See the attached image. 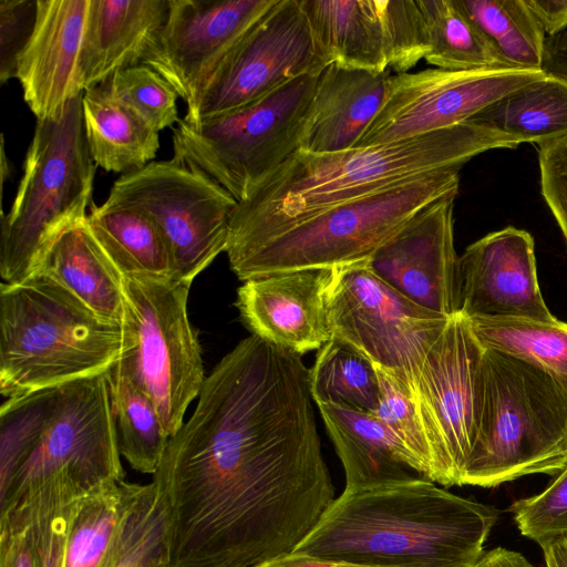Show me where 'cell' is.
I'll use <instances>...</instances> for the list:
<instances>
[{
    "instance_id": "cell-42",
    "label": "cell",
    "mask_w": 567,
    "mask_h": 567,
    "mask_svg": "<svg viewBox=\"0 0 567 567\" xmlns=\"http://www.w3.org/2000/svg\"><path fill=\"white\" fill-rule=\"evenodd\" d=\"M537 148L540 192L567 249V136L538 145Z\"/></svg>"
},
{
    "instance_id": "cell-47",
    "label": "cell",
    "mask_w": 567,
    "mask_h": 567,
    "mask_svg": "<svg viewBox=\"0 0 567 567\" xmlns=\"http://www.w3.org/2000/svg\"><path fill=\"white\" fill-rule=\"evenodd\" d=\"M546 567H567V539L542 547Z\"/></svg>"
},
{
    "instance_id": "cell-2",
    "label": "cell",
    "mask_w": 567,
    "mask_h": 567,
    "mask_svg": "<svg viewBox=\"0 0 567 567\" xmlns=\"http://www.w3.org/2000/svg\"><path fill=\"white\" fill-rule=\"evenodd\" d=\"M519 144L514 136L467 121L406 140L336 153L298 150L237 204L225 251L229 266L331 207L435 171L461 168L482 153Z\"/></svg>"
},
{
    "instance_id": "cell-24",
    "label": "cell",
    "mask_w": 567,
    "mask_h": 567,
    "mask_svg": "<svg viewBox=\"0 0 567 567\" xmlns=\"http://www.w3.org/2000/svg\"><path fill=\"white\" fill-rule=\"evenodd\" d=\"M310 27L320 72L331 64L388 70L377 0H298Z\"/></svg>"
},
{
    "instance_id": "cell-4",
    "label": "cell",
    "mask_w": 567,
    "mask_h": 567,
    "mask_svg": "<svg viewBox=\"0 0 567 567\" xmlns=\"http://www.w3.org/2000/svg\"><path fill=\"white\" fill-rule=\"evenodd\" d=\"M106 373L3 402L0 508L60 475L85 493L125 480Z\"/></svg>"
},
{
    "instance_id": "cell-36",
    "label": "cell",
    "mask_w": 567,
    "mask_h": 567,
    "mask_svg": "<svg viewBox=\"0 0 567 567\" xmlns=\"http://www.w3.org/2000/svg\"><path fill=\"white\" fill-rule=\"evenodd\" d=\"M166 517L155 485L145 489L101 567L165 566Z\"/></svg>"
},
{
    "instance_id": "cell-10",
    "label": "cell",
    "mask_w": 567,
    "mask_h": 567,
    "mask_svg": "<svg viewBox=\"0 0 567 567\" xmlns=\"http://www.w3.org/2000/svg\"><path fill=\"white\" fill-rule=\"evenodd\" d=\"M189 287L175 279L124 278L122 350L112 368L152 399L168 437L206 379L187 315Z\"/></svg>"
},
{
    "instance_id": "cell-46",
    "label": "cell",
    "mask_w": 567,
    "mask_h": 567,
    "mask_svg": "<svg viewBox=\"0 0 567 567\" xmlns=\"http://www.w3.org/2000/svg\"><path fill=\"white\" fill-rule=\"evenodd\" d=\"M482 567H535L520 553L504 547H496L485 551Z\"/></svg>"
},
{
    "instance_id": "cell-38",
    "label": "cell",
    "mask_w": 567,
    "mask_h": 567,
    "mask_svg": "<svg viewBox=\"0 0 567 567\" xmlns=\"http://www.w3.org/2000/svg\"><path fill=\"white\" fill-rule=\"evenodd\" d=\"M105 82L117 99L131 106L156 132L179 122L177 92L148 65L126 68Z\"/></svg>"
},
{
    "instance_id": "cell-26",
    "label": "cell",
    "mask_w": 567,
    "mask_h": 567,
    "mask_svg": "<svg viewBox=\"0 0 567 567\" xmlns=\"http://www.w3.org/2000/svg\"><path fill=\"white\" fill-rule=\"evenodd\" d=\"M85 225L123 278L177 280L169 244L146 215L106 199L92 205Z\"/></svg>"
},
{
    "instance_id": "cell-18",
    "label": "cell",
    "mask_w": 567,
    "mask_h": 567,
    "mask_svg": "<svg viewBox=\"0 0 567 567\" xmlns=\"http://www.w3.org/2000/svg\"><path fill=\"white\" fill-rule=\"evenodd\" d=\"M460 313L551 321L540 291L533 236L513 226L489 233L460 256Z\"/></svg>"
},
{
    "instance_id": "cell-33",
    "label": "cell",
    "mask_w": 567,
    "mask_h": 567,
    "mask_svg": "<svg viewBox=\"0 0 567 567\" xmlns=\"http://www.w3.org/2000/svg\"><path fill=\"white\" fill-rule=\"evenodd\" d=\"M106 374L120 453L133 470L154 474L169 439L157 409L143 390L113 368Z\"/></svg>"
},
{
    "instance_id": "cell-23",
    "label": "cell",
    "mask_w": 567,
    "mask_h": 567,
    "mask_svg": "<svg viewBox=\"0 0 567 567\" xmlns=\"http://www.w3.org/2000/svg\"><path fill=\"white\" fill-rule=\"evenodd\" d=\"M318 409L342 463L346 489L422 477L401 441L374 414L337 404Z\"/></svg>"
},
{
    "instance_id": "cell-1",
    "label": "cell",
    "mask_w": 567,
    "mask_h": 567,
    "mask_svg": "<svg viewBox=\"0 0 567 567\" xmlns=\"http://www.w3.org/2000/svg\"><path fill=\"white\" fill-rule=\"evenodd\" d=\"M312 401L295 359L237 352L215 365L153 474L165 567H255L295 550L336 498Z\"/></svg>"
},
{
    "instance_id": "cell-15",
    "label": "cell",
    "mask_w": 567,
    "mask_h": 567,
    "mask_svg": "<svg viewBox=\"0 0 567 567\" xmlns=\"http://www.w3.org/2000/svg\"><path fill=\"white\" fill-rule=\"evenodd\" d=\"M306 73H321L308 20L298 0H278L226 56L183 121L237 110Z\"/></svg>"
},
{
    "instance_id": "cell-43",
    "label": "cell",
    "mask_w": 567,
    "mask_h": 567,
    "mask_svg": "<svg viewBox=\"0 0 567 567\" xmlns=\"http://www.w3.org/2000/svg\"><path fill=\"white\" fill-rule=\"evenodd\" d=\"M0 567H38L31 524L0 526Z\"/></svg>"
},
{
    "instance_id": "cell-13",
    "label": "cell",
    "mask_w": 567,
    "mask_h": 567,
    "mask_svg": "<svg viewBox=\"0 0 567 567\" xmlns=\"http://www.w3.org/2000/svg\"><path fill=\"white\" fill-rule=\"evenodd\" d=\"M483 348L466 318L452 316L430 348L414 388V404L429 440L439 485L462 486L482 415Z\"/></svg>"
},
{
    "instance_id": "cell-44",
    "label": "cell",
    "mask_w": 567,
    "mask_h": 567,
    "mask_svg": "<svg viewBox=\"0 0 567 567\" xmlns=\"http://www.w3.org/2000/svg\"><path fill=\"white\" fill-rule=\"evenodd\" d=\"M546 35L567 30V0H525Z\"/></svg>"
},
{
    "instance_id": "cell-34",
    "label": "cell",
    "mask_w": 567,
    "mask_h": 567,
    "mask_svg": "<svg viewBox=\"0 0 567 567\" xmlns=\"http://www.w3.org/2000/svg\"><path fill=\"white\" fill-rule=\"evenodd\" d=\"M419 4L426 28L427 63L451 71L506 69L455 0H419Z\"/></svg>"
},
{
    "instance_id": "cell-50",
    "label": "cell",
    "mask_w": 567,
    "mask_h": 567,
    "mask_svg": "<svg viewBox=\"0 0 567 567\" xmlns=\"http://www.w3.org/2000/svg\"><path fill=\"white\" fill-rule=\"evenodd\" d=\"M161 567H165V566H161Z\"/></svg>"
},
{
    "instance_id": "cell-28",
    "label": "cell",
    "mask_w": 567,
    "mask_h": 567,
    "mask_svg": "<svg viewBox=\"0 0 567 567\" xmlns=\"http://www.w3.org/2000/svg\"><path fill=\"white\" fill-rule=\"evenodd\" d=\"M542 145L567 136V80L546 74L493 102L470 120Z\"/></svg>"
},
{
    "instance_id": "cell-19",
    "label": "cell",
    "mask_w": 567,
    "mask_h": 567,
    "mask_svg": "<svg viewBox=\"0 0 567 567\" xmlns=\"http://www.w3.org/2000/svg\"><path fill=\"white\" fill-rule=\"evenodd\" d=\"M91 0H38L16 79L37 120L58 116L84 92L81 59Z\"/></svg>"
},
{
    "instance_id": "cell-35",
    "label": "cell",
    "mask_w": 567,
    "mask_h": 567,
    "mask_svg": "<svg viewBox=\"0 0 567 567\" xmlns=\"http://www.w3.org/2000/svg\"><path fill=\"white\" fill-rule=\"evenodd\" d=\"M309 389L317 405H344L374 414L380 402L375 367L337 339H330L318 350L309 369Z\"/></svg>"
},
{
    "instance_id": "cell-37",
    "label": "cell",
    "mask_w": 567,
    "mask_h": 567,
    "mask_svg": "<svg viewBox=\"0 0 567 567\" xmlns=\"http://www.w3.org/2000/svg\"><path fill=\"white\" fill-rule=\"evenodd\" d=\"M375 370L380 383V402L374 415L401 441L419 474L439 484L436 464L413 399L385 371L378 367Z\"/></svg>"
},
{
    "instance_id": "cell-48",
    "label": "cell",
    "mask_w": 567,
    "mask_h": 567,
    "mask_svg": "<svg viewBox=\"0 0 567 567\" xmlns=\"http://www.w3.org/2000/svg\"><path fill=\"white\" fill-rule=\"evenodd\" d=\"M477 567H482V566H481V563H480V565H478Z\"/></svg>"
},
{
    "instance_id": "cell-21",
    "label": "cell",
    "mask_w": 567,
    "mask_h": 567,
    "mask_svg": "<svg viewBox=\"0 0 567 567\" xmlns=\"http://www.w3.org/2000/svg\"><path fill=\"white\" fill-rule=\"evenodd\" d=\"M390 76L388 70L327 66L318 78L300 150L322 154L354 148L382 106Z\"/></svg>"
},
{
    "instance_id": "cell-40",
    "label": "cell",
    "mask_w": 567,
    "mask_h": 567,
    "mask_svg": "<svg viewBox=\"0 0 567 567\" xmlns=\"http://www.w3.org/2000/svg\"><path fill=\"white\" fill-rule=\"evenodd\" d=\"M509 512L522 535L540 547L567 539V465L544 491L517 499Z\"/></svg>"
},
{
    "instance_id": "cell-3",
    "label": "cell",
    "mask_w": 567,
    "mask_h": 567,
    "mask_svg": "<svg viewBox=\"0 0 567 567\" xmlns=\"http://www.w3.org/2000/svg\"><path fill=\"white\" fill-rule=\"evenodd\" d=\"M497 519L423 477L344 488L293 551L365 567H477Z\"/></svg>"
},
{
    "instance_id": "cell-17",
    "label": "cell",
    "mask_w": 567,
    "mask_h": 567,
    "mask_svg": "<svg viewBox=\"0 0 567 567\" xmlns=\"http://www.w3.org/2000/svg\"><path fill=\"white\" fill-rule=\"evenodd\" d=\"M455 197L444 196L420 209L367 261L369 269L400 295L445 317L460 311Z\"/></svg>"
},
{
    "instance_id": "cell-8",
    "label": "cell",
    "mask_w": 567,
    "mask_h": 567,
    "mask_svg": "<svg viewBox=\"0 0 567 567\" xmlns=\"http://www.w3.org/2000/svg\"><path fill=\"white\" fill-rule=\"evenodd\" d=\"M460 169H440L331 207L230 265L238 279L368 261L420 209L457 195Z\"/></svg>"
},
{
    "instance_id": "cell-20",
    "label": "cell",
    "mask_w": 567,
    "mask_h": 567,
    "mask_svg": "<svg viewBox=\"0 0 567 567\" xmlns=\"http://www.w3.org/2000/svg\"><path fill=\"white\" fill-rule=\"evenodd\" d=\"M331 269L275 272L244 281L236 307L245 326L292 353L319 350L331 339L323 291Z\"/></svg>"
},
{
    "instance_id": "cell-14",
    "label": "cell",
    "mask_w": 567,
    "mask_h": 567,
    "mask_svg": "<svg viewBox=\"0 0 567 567\" xmlns=\"http://www.w3.org/2000/svg\"><path fill=\"white\" fill-rule=\"evenodd\" d=\"M546 74L544 70L436 68L391 75L382 106L355 147L406 140L467 122L493 102Z\"/></svg>"
},
{
    "instance_id": "cell-39",
    "label": "cell",
    "mask_w": 567,
    "mask_h": 567,
    "mask_svg": "<svg viewBox=\"0 0 567 567\" xmlns=\"http://www.w3.org/2000/svg\"><path fill=\"white\" fill-rule=\"evenodd\" d=\"M388 68L406 73L427 53L426 28L419 0H377Z\"/></svg>"
},
{
    "instance_id": "cell-5",
    "label": "cell",
    "mask_w": 567,
    "mask_h": 567,
    "mask_svg": "<svg viewBox=\"0 0 567 567\" xmlns=\"http://www.w3.org/2000/svg\"><path fill=\"white\" fill-rule=\"evenodd\" d=\"M122 327L43 274L0 286V392L12 398L106 373Z\"/></svg>"
},
{
    "instance_id": "cell-16",
    "label": "cell",
    "mask_w": 567,
    "mask_h": 567,
    "mask_svg": "<svg viewBox=\"0 0 567 567\" xmlns=\"http://www.w3.org/2000/svg\"><path fill=\"white\" fill-rule=\"evenodd\" d=\"M278 0H169L166 22L142 64L162 75L189 115L226 56Z\"/></svg>"
},
{
    "instance_id": "cell-7",
    "label": "cell",
    "mask_w": 567,
    "mask_h": 567,
    "mask_svg": "<svg viewBox=\"0 0 567 567\" xmlns=\"http://www.w3.org/2000/svg\"><path fill=\"white\" fill-rule=\"evenodd\" d=\"M481 377L480 431L462 485L555 476L567 465V393L538 368L485 348Z\"/></svg>"
},
{
    "instance_id": "cell-45",
    "label": "cell",
    "mask_w": 567,
    "mask_h": 567,
    "mask_svg": "<svg viewBox=\"0 0 567 567\" xmlns=\"http://www.w3.org/2000/svg\"><path fill=\"white\" fill-rule=\"evenodd\" d=\"M255 567H365L344 561L312 557L299 553H290Z\"/></svg>"
},
{
    "instance_id": "cell-22",
    "label": "cell",
    "mask_w": 567,
    "mask_h": 567,
    "mask_svg": "<svg viewBox=\"0 0 567 567\" xmlns=\"http://www.w3.org/2000/svg\"><path fill=\"white\" fill-rule=\"evenodd\" d=\"M168 10L169 0H91L81 59L84 90L142 64Z\"/></svg>"
},
{
    "instance_id": "cell-12",
    "label": "cell",
    "mask_w": 567,
    "mask_h": 567,
    "mask_svg": "<svg viewBox=\"0 0 567 567\" xmlns=\"http://www.w3.org/2000/svg\"><path fill=\"white\" fill-rule=\"evenodd\" d=\"M107 200L151 218L167 239L177 280L187 284L226 251L238 202L204 173L175 158L117 178Z\"/></svg>"
},
{
    "instance_id": "cell-32",
    "label": "cell",
    "mask_w": 567,
    "mask_h": 567,
    "mask_svg": "<svg viewBox=\"0 0 567 567\" xmlns=\"http://www.w3.org/2000/svg\"><path fill=\"white\" fill-rule=\"evenodd\" d=\"M506 69L543 70L546 34L525 0H455Z\"/></svg>"
},
{
    "instance_id": "cell-29",
    "label": "cell",
    "mask_w": 567,
    "mask_h": 567,
    "mask_svg": "<svg viewBox=\"0 0 567 567\" xmlns=\"http://www.w3.org/2000/svg\"><path fill=\"white\" fill-rule=\"evenodd\" d=\"M145 485L122 480L80 499L70 525L64 567H101Z\"/></svg>"
},
{
    "instance_id": "cell-27",
    "label": "cell",
    "mask_w": 567,
    "mask_h": 567,
    "mask_svg": "<svg viewBox=\"0 0 567 567\" xmlns=\"http://www.w3.org/2000/svg\"><path fill=\"white\" fill-rule=\"evenodd\" d=\"M38 274L55 280L101 318L122 323L124 278L85 223L55 243Z\"/></svg>"
},
{
    "instance_id": "cell-6",
    "label": "cell",
    "mask_w": 567,
    "mask_h": 567,
    "mask_svg": "<svg viewBox=\"0 0 567 567\" xmlns=\"http://www.w3.org/2000/svg\"><path fill=\"white\" fill-rule=\"evenodd\" d=\"M82 96L58 116L37 120L12 206L1 217L3 284L38 274L55 243L87 218L96 165L85 138Z\"/></svg>"
},
{
    "instance_id": "cell-25",
    "label": "cell",
    "mask_w": 567,
    "mask_h": 567,
    "mask_svg": "<svg viewBox=\"0 0 567 567\" xmlns=\"http://www.w3.org/2000/svg\"><path fill=\"white\" fill-rule=\"evenodd\" d=\"M82 113L86 143L96 166L124 175L155 158L158 132L117 99L107 82L84 90Z\"/></svg>"
},
{
    "instance_id": "cell-30",
    "label": "cell",
    "mask_w": 567,
    "mask_h": 567,
    "mask_svg": "<svg viewBox=\"0 0 567 567\" xmlns=\"http://www.w3.org/2000/svg\"><path fill=\"white\" fill-rule=\"evenodd\" d=\"M478 343L525 361L567 393V322L515 317H465Z\"/></svg>"
},
{
    "instance_id": "cell-31",
    "label": "cell",
    "mask_w": 567,
    "mask_h": 567,
    "mask_svg": "<svg viewBox=\"0 0 567 567\" xmlns=\"http://www.w3.org/2000/svg\"><path fill=\"white\" fill-rule=\"evenodd\" d=\"M86 494L71 478L53 477L0 509V526L31 524L38 567H64L73 513Z\"/></svg>"
},
{
    "instance_id": "cell-11",
    "label": "cell",
    "mask_w": 567,
    "mask_h": 567,
    "mask_svg": "<svg viewBox=\"0 0 567 567\" xmlns=\"http://www.w3.org/2000/svg\"><path fill=\"white\" fill-rule=\"evenodd\" d=\"M323 301L331 339L385 371L414 401L425 355L451 317L410 301L367 261L332 268Z\"/></svg>"
},
{
    "instance_id": "cell-49",
    "label": "cell",
    "mask_w": 567,
    "mask_h": 567,
    "mask_svg": "<svg viewBox=\"0 0 567 567\" xmlns=\"http://www.w3.org/2000/svg\"><path fill=\"white\" fill-rule=\"evenodd\" d=\"M566 460H567V454H566Z\"/></svg>"
},
{
    "instance_id": "cell-41",
    "label": "cell",
    "mask_w": 567,
    "mask_h": 567,
    "mask_svg": "<svg viewBox=\"0 0 567 567\" xmlns=\"http://www.w3.org/2000/svg\"><path fill=\"white\" fill-rule=\"evenodd\" d=\"M38 0H0V83L16 79L18 60L32 33Z\"/></svg>"
},
{
    "instance_id": "cell-9",
    "label": "cell",
    "mask_w": 567,
    "mask_h": 567,
    "mask_svg": "<svg viewBox=\"0 0 567 567\" xmlns=\"http://www.w3.org/2000/svg\"><path fill=\"white\" fill-rule=\"evenodd\" d=\"M320 74L306 73L264 97L195 124L179 120L173 158L198 169L240 203L295 152Z\"/></svg>"
}]
</instances>
